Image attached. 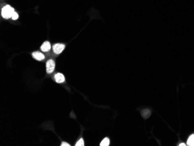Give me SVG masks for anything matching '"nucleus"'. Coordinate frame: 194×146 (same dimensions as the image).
<instances>
[{"label":"nucleus","instance_id":"1","mask_svg":"<svg viewBox=\"0 0 194 146\" xmlns=\"http://www.w3.org/2000/svg\"><path fill=\"white\" fill-rule=\"evenodd\" d=\"M14 12V9L10 5H7L2 8L1 15L4 18L9 19L12 18V16Z\"/></svg>","mask_w":194,"mask_h":146},{"label":"nucleus","instance_id":"2","mask_svg":"<svg viewBox=\"0 0 194 146\" xmlns=\"http://www.w3.org/2000/svg\"><path fill=\"white\" fill-rule=\"evenodd\" d=\"M65 46L63 44H55L53 46V51L55 54H61L65 49Z\"/></svg>","mask_w":194,"mask_h":146},{"label":"nucleus","instance_id":"3","mask_svg":"<svg viewBox=\"0 0 194 146\" xmlns=\"http://www.w3.org/2000/svg\"><path fill=\"white\" fill-rule=\"evenodd\" d=\"M55 67V64L53 59H50L47 62L46 64V70L47 73H51L53 72Z\"/></svg>","mask_w":194,"mask_h":146},{"label":"nucleus","instance_id":"4","mask_svg":"<svg viewBox=\"0 0 194 146\" xmlns=\"http://www.w3.org/2000/svg\"><path fill=\"white\" fill-rule=\"evenodd\" d=\"M51 44L49 41H45L41 46V50L43 52H48L51 50Z\"/></svg>","mask_w":194,"mask_h":146},{"label":"nucleus","instance_id":"5","mask_svg":"<svg viewBox=\"0 0 194 146\" xmlns=\"http://www.w3.org/2000/svg\"><path fill=\"white\" fill-rule=\"evenodd\" d=\"M55 81L58 83H63L65 80L64 75L61 73H57L55 75Z\"/></svg>","mask_w":194,"mask_h":146},{"label":"nucleus","instance_id":"6","mask_svg":"<svg viewBox=\"0 0 194 146\" xmlns=\"http://www.w3.org/2000/svg\"><path fill=\"white\" fill-rule=\"evenodd\" d=\"M32 55H33V57L37 61H42L45 58L44 55L43 53L38 52V51L34 52L32 54Z\"/></svg>","mask_w":194,"mask_h":146},{"label":"nucleus","instance_id":"7","mask_svg":"<svg viewBox=\"0 0 194 146\" xmlns=\"http://www.w3.org/2000/svg\"><path fill=\"white\" fill-rule=\"evenodd\" d=\"M187 145L190 146H194V134L190 136L187 140Z\"/></svg>","mask_w":194,"mask_h":146},{"label":"nucleus","instance_id":"8","mask_svg":"<svg viewBox=\"0 0 194 146\" xmlns=\"http://www.w3.org/2000/svg\"><path fill=\"white\" fill-rule=\"evenodd\" d=\"M109 144H110V140L107 137H106L101 142V143H100V146H108L109 145Z\"/></svg>","mask_w":194,"mask_h":146},{"label":"nucleus","instance_id":"9","mask_svg":"<svg viewBox=\"0 0 194 146\" xmlns=\"http://www.w3.org/2000/svg\"><path fill=\"white\" fill-rule=\"evenodd\" d=\"M76 146H84V140L83 139H80L76 144Z\"/></svg>","mask_w":194,"mask_h":146},{"label":"nucleus","instance_id":"10","mask_svg":"<svg viewBox=\"0 0 194 146\" xmlns=\"http://www.w3.org/2000/svg\"><path fill=\"white\" fill-rule=\"evenodd\" d=\"M18 18H19V15H18V14L16 12H14L12 16V18L13 20H17V19H18Z\"/></svg>","mask_w":194,"mask_h":146},{"label":"nucleus","instance_id":"11","mask_svg":"<svg viewBox=\"0 0 194 146\" xmlns=\"http://www.w3.org/2000/svg\"><path fill=\"white\" fill-rule=\"evenodd\" d=\"M61 146H70L71 145L69 144H68V143H66V142H62V144H61Z\"/></svg>","mask_w":194,"mask_h":146},{"label":"nucleus","instance_id":"12","mask_svg":"<svg viewBox=\"0 0 194 146\" xmlns=\"http://www.w3.org/2000/svg\"><path fill=\"white\" fill-rule=\"evenodd\" d=\"M179 146H185L186 145H185V143H181V144H180L179 145Z\"/></svg>","mask_w":194,"mask_h":146}]
</instances>
